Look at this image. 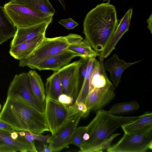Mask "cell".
I'll return each mask as SVG.
<instances>
[{
  "mask_svg": "<svg viewBox=\"0 0 152 152\" xmlns=\"http://www.w3.org/2000/svg\"><path fill=\"white\" fill-rule=\"evenodd\" d=\"M58 23L67 30L74 29L78 25L77 22L71 18L60 20L58 21Z\"/></svg>",
  "mask_w": 152,
  "mask_h": 152,
  "instance_id": "83f0119b",
  "label": "cell"
},
{
  "mask_svg": "<svg viewBox=\"0 0 152 152\" xmlns=\"http://www.w3.org/2000/svg\"><path fill=\"white\" fill-rule=\"evenodd\" d=\"M148 24L147 28L150 31V33L152 34V14H151L148 18L147 20Z\"/></svg>",
  "mask_w": 152,
  "mask_h": 152,
  "instance_id": "d6a6232c",
  "label": "cell"
},
{
  "mask_svg": "<svg viewBox=\"0 0 152 152\" xmlns=\"http://www.w3.org/2000/svg\"><path fill=\"white\" fill-rule=\"evenodd\" d=\"M64 10L65 9V3L63 0H58Z\"/></svg>",
  "mask_w": 152,
  "mask_h": 152,
  "instance_id": "d590c367",
  "label": "cell"
},
{
  "mask_svg": "<svg viewBox=\"0 0 152 152\" xmlns=\"http://www.w3.org/2000/svg\"><path fill=\"white\" fill-rule=\"evenodd\" d=\"M133 12L132 8L129 9L121 20L113 34L99 56L104 60L115 49L116 45L124 34L128 31L130 26Z\"/></svg>",
  "mask_w": 152,
  "mask_h": 152,
  "instance_id": "4fadbf2b",
  "label": "cell"
},
{
  "mask_svg": "<svg viewBox=\"0 0 152 152\" xmlns=\"http://www.w3.org/2000/svg\"><path fill=\"white\" fill-rule=\"evenodd\" d=\"M140 107L136 101L118 103L113 105L108 111L112 114L128 112L138 109Z\"/></svg>",
  "mask_w": 152,
  "mask_h": 152,
  "instance_id": "d4e9b609",
  "label": "cell"
},
{
  "mask_svg": "<svg viewBox=\"0 0 152 152\" xmlns=\"http://www.w3.org/2000/svg\"><path fill=\"white\" fill-rule=\"evenodd\" d=\"M46 96L57 100L62 94L59 70L54 73L46 80L45 84Z\"/></svg>",
  "mask_w": 152,
  "mask_h": 152,
  "instance_id": "7402d4cb",
  "label": "cell"
},
{
  "mask_svg": "<svg viewBox=\"0 0 152 152\" xmlns=\"http://www.w3.org/2000/svg\"><path fill=\"white\" fill-rule=\"evenodd\" d=\"M16 29L4 7L0 6V45L13 38Z\"/></svg>",
  "mask_w": 152,
  "mask_h": 152,
  "instance_id": "d6986e66",
  "label": "cell"
},
{
  "mask_svg": "<svg viewBox=\"0 0 152 152\" xmlns=\"http://www.w3.org/2000/svg\"><path fill=\"white\" fill-rule=\"evenodd\" d=\"M69 45L65 36L53 38L45 37L30 55L19 60V66H27L32 69L38 62L66 49Z\"/></svg>",
  "mask_w": 152,
  "mask_h": 152,
  "instance_id": "277c9868",
  "label": "cell"
},
{
  "mask_svg": "<svg viewBox=\"0 0 152 152\" xmlns=\"http://www.w3.org/2000/svg\"><path fill=\"white\" fill-rule=\"evenodd\" d=\"M19 135L24 137L28 142L34 144V141L37 140L46 144L48 143L50 137V135H43L42 134H38L28 131H17Z\"/></svg>",
  "mask_w": 152,
  "mask_h": 152,
  "instance_id": "484cf974",
  "label": "cell"
},
{
  "mask_svg": "<svg viewBox=\"0 0 152 152\" xmlns=\"http://www.w3.org/2000/svg\"><path fill=\"white\" fill-rule=\"evenodd\" d=\"M118 24L115 8L110 1L98 4L88 13L84 20L85 39L94 50L101 53Z\"/></svg>",
  "mask_w": 152,
  "mask_h": 152,
  "instance_id": "7a4b0ae2",
  "label": "cell"
},
{
  "mask_svg": "<svg viewBox=\"0 0 152 152\" xmlns=\"http://www.w3.org/2000/svg\"><path fill=\"white\" fill-rule=\"evenodd\" d=\"M9 2L23 5L48 16H53L56 12L49 0H11Z\"/></svg>",
  "mask_w": 152,
  "mask_h": 152,
  "instance_id": "ac0fdd59",
  "label": "cell"
},
{
  "mask_svg": "<svg viewBox=\"0 0 152 152\" xmlns=\"http://www.w3.org/2000/svg\"><path fill=\"white\" fill-rule=\"evenodd\" d=\"M58 101L66 106L71 105L75 102L74 99L72 97L64 94H62L59 96Z\"/></svg>",
  "mask_w": 152,
  "mask_h": 152,
  "instance_id": "f1b7e54d",
  "label": "cell"
},
{
  "mask_svg": "<svg viewBox=\"0 0 152 152\" xmlns=\"http://www.w3.org/2000/svg\"><path fill=\"white\" fill-rule=\"evenodd\" d=\"M77 57L81 58L78 53L66 49L41 61L36 64L32 69L57 71L69 64L73 58Z\"/></svg>",
  "mask_w": 152,
  "mask_h": 152,
  "instance_id": "7c38bea8",
  "label": "cell"
},
{
  "mask_svg": "<svg viewBox=\"0 0 152 152\" xmlns=\"http://www.w3.org/2000/svg\"><path fill=\"white\" fill-rule=\"evenodd\" d=\"M95 58V57H92L88 59L86 74L85 77L82 78L83 83L74 102L75 104L79 102L84 103L85 99L89 93L90 77L93 68Z\"/></svg>",
  "mask_w": 152,
  "mask_h": 152,
  "instance_id": "cb8c5ba5",
  "label": "cell"
},
{
  "mask_svg": "<svg viewBox=\"0 0 152 152\" xmlns=\"http://www.w3.org/2000/svg\"><path fill=\"white\" fill-rule=\"evenodd\" d=\"M12 132L0 129V145H7L15 152H38L35 144L28 142L24 137L12 138L10 136Z\"/></svg>",
  "mask_w": 152,
  "mask_h": 152,
  "instance_id": "2e32d148",
  "label": "cell"
},
{
  "mask_svg": "<svg viewBox=\"0 0 152 152\" xmlns=\"http://www.w3.org/2000/svg\"><path fill=\"white\" fill-rule=\"evenodd\" d=\"M75 104L78 111L82 114V117H86L88 115L90 111L88 109L84 102H79Z\"/></svg>",
  "mask_w": 152,
  "mask_h": 152,
  "instance_id": "f546056e",
  "label": "cell"
},
{
  "mask_svg": "<svg viewBox=\"0 0 152 152\" xmlns=\"http://www.w3.org/2000/svg\"><path fill=\"white\" fill-rule=\"evenodd\" d=\"M82 117L81 113L75 109L59 131L50 136L48 143L52 152L59 151L69 147L72 135Z\"/></svg>",
  "mask_w": 152,
  "mask_h": 152,
  "instance_id": "30bf717a",
  "label": "cell"
},
{
  "mask_svg": "<svg viewBox=\"0 0 152 152\" xmlns=\"http://www.w3.org/2000/svg\"><path fill=\"white\" fill-rule=\"evenodd\" d=\"M43 144V149L41 151L42 152H52L49 145L47 144L42 143Z\"/></svg>",
  "mask_w": 152,
  "mask_h": 152,
  "instance_id": "836d02e7",
  "label": "cell"
},
{
  "mask_svg": "<svg viewBox=\"0 0 152 152\" xmlns=\"http://www.w3.org/2000/svg\"><path fill=\"white\" fill-rule=\"evenodd\" d=\"M45 35L37 36L10 47L9 53L14 58L19 60L30 55L42 42Z\"/></svg>",
  "mask_w": 152,
  "mask_h": 152,
  "instance_id": "e0dca14e",
  "label": "cell"
},
{
  "mask_svg": "<svg viewBox=\"0 0 152 152\" xmlns=\"http://www.w3.org/2000/svg\"><path fill=\"white\" fill-rule=\"evenodd\" d=\"M115 96V88L112 83L104 87L93 88L84 102L88 110L95 111L107 104Z\"/></svg>",
  "mask_w": 152,
  "mask_h": 152,
  "instance_id": "8fae6325",
  "label": "cell"
},
{
  "mask_svg": "<svg viewBox=\"0 0 152 152\" xmlns=\"http://www.w3.org/2000/svg\"><path fill=\"white\" fill-rule=\"evenodd\" d=\"M102 0L104 1H110V0Z\"/></svg>",
  "mask_w": 152,
  "mask_h": 152,
  "instance_id": "8d00e7d4",
  "label": "cell"
},
{
  "mask_svg": "<svg viewBox=\"0 0 152 152\" xmlns=\"http://www.w3.org/2000/svg\"><path fill=\"white\" fill-rule=\"evenodd\" d=\"M4 7L17 28L33 26L45 21H52L53 16H48L23 5L9 2Z\"/></svg>",
  "mask_w": 152,
  "mask_h": 152,
  "instance_id": "8992f818",
  "label": "cell"
},
{
  "mask_svg": "<svg viewBox=\"0 0 152 152\" xmlns=\"http://www.w3.org/2000/svg\"><path fill=\"white\" fill-rule=\"evenodd\" d=\"M1 104H0V109H1Z\"/></svg>",
  "mask_w": 152,
  "mask_h": 152,
  "instance_id": "74e56055",
  "label": "cell"
},
{
  "mask_svg": "<svg viewBox=\"0 0 152 152\" xmlns=\"http://www.w3.org/2000/svg\"><path fill=\"white\" fill-rule=\"evenodd\" d=\"M19 134L17 133L16 131L12 132L11 133L10 136L11 138L14 139H16L19 137Z\"/></svg>",
  "mask_w": 152,
  "mask_h": 152,
  "instance_id": "e575fe53",
  "label": "cell"
},
{
  "mask_svg": "<svg viewBox=\"0 0 152 152\" xmlns=\"http://www.w3.org/2000/svg\"><path fill=\"white\" fill-rule=\"evenodd\" d=\"M139 116L113 115L103 110H98L95 117L86 126L83 142L79 152H102L110 146L113 139L120 134H113L117 129L131 123Z\"/></svg>",
  "mask_w": 152,
  "mask_h": 152,
  "instance_id": "6da1fadb",
  "label": "cell"
},
{
  "mask_svg": "<svg viewBox=\"0 0 152 152\" xmlns=\"http://www.w3.org/2000/svg\"><path fill=\"white\" fill-rule=\"evenodd\" d=\"M0 121L16 131L38 134L49 131L44 113L38 111L17 96H7L0 113Z\"/></svg>",
  "mask_w": 152,
  "mask_h": 152,
  "instance_id": "3957f363",
  "label": "cell"
},
{
  "mask_svg": "<svg viewBox=\"0 0 152 152\" xmlns=\"http://www.w3.org/2000/svg\"><path fill=\"white\" fill-rule=\"evenodd\" d=\"M75 109L74 104L66 106L57 100L46 96L44 114L51 135L59 131Z\"/></svg>",
  "mask_w": 152,
  "mask_h": 152,
  "instance_id": "52a82bcc",
  "label": "cell"
},
{
  "mask_svg": "<svg viewBox=\"0 0 152 152\" xmlns=\"http://www.w3.org/2000/svg\"><path fill=\"white\" fill-rule=\"evenodd\" d=\"M66 49L80 54L81 58L87 59L99 56L100 53L94 50L85 39H82L69 45Z\"/></svg>",
  "mask_w": 152,
  "mask_h": 152,
  "instance_id": "603a6c76",
  "label": "cell"
},
{
  "mask_svg": "<svg viewBox=\"0 0 152 152\" xmlns=\"http://www.w3.org/2000/svg\"><path fill=\"white\" fill-rule=\"evenodd\" d=\"M15 152L10 146L4 145H0V152Z\"/></svg>",
  "mask_w": 152,
  "mask_h": 152,
  "instance_id": "1f68e13d",
  "label": "cell"
},
{
  "mask_svg": "<svg viewBox=\"0 0 152 152\" xmlns=\"http://www.w3.org/2000/svg\"><path fill=\"white\" fill-rule=\"evenodd\" d=\"M82 61V58L69 64L59 70L62 94L72 97L75 102L80 88V68Z\"/></svg>",
  "mask_w": 152,
  "mask_h": 152,
  "instance_id": "9c48e42d",
  "label": "cell"
},
{
  "mask_svg": "<svg viewBox=\"0 0 152 152\" xmlns=\"http://www.w3.org/2000/svg\"><path fill=\"white\" fill-rule=\"evenodd\" d=\"M152 126V113L148 112L139 116L133 122L122 126L124 133H134Z\"/></svg>",
  "mask_w": 152,
  "mask_h": 152,
  "instance_id": "ffe728a7",
  "label": "cell"
},
{
  "mask_svg": "<svg viewBox=\"0 0 152 152\" xmlns=\"http://www.w3.org/2000/svg\"><path fill=\"white\" fill-rule=\"evenodd\" d=\"M152 150V126L137 132L124 133L120 140L107 149L108 152H145Z\"/></svg>",
  "mask_w": 152,
  "mask_h": 152,
  "instance_id": "5b68a950",
  "label": "cell"
},
{
  "mask_svg": "<svg viewBox=\"0 0 152 152\" xmlns=\"http://www.w3.org/2000/svg\"><path fill=\"white\" fill-rule=\"evenodd\" d=\"M0 129L10 132H13L16 131L9 125L1 121H0Z\"/></svg>",
  "mask_w": 152,
  "mask_h": 152,
  "instance_id": "4dcf8cb0",
  "label": "cell"
},
{
  "mask_svg": "<svg viewBox=\"0 0 152 152\" xmlns=\"http://www.w3.org/2000/svg\"><path fill=\"white\" fill-rule=\"evenodd\" d=\"M139 60L133 62L127 63L120 59L116 53L107 60L104 64L105 70L110 73V79L113 85L117 87L121 80L122 75L124 70L132 65L140 62Z\"/></svg>",
  "mask_w": 152,
  "mask_h": 152,
  "instance_id": "9a60e30c",
  "label": "cell"
},
{
  "mask_svg": "<svg viewBox=\"0 0 152 152\" xmlns=\"http://www.w3.org/2000/svg\"><path fill=\"white\" fill-rule=\"evenodd\" d=\"M7 96L19 97L38 111L44 113L45 103L40 102L34 96L31 88L28 73L15 75L9 87Z\"/></svg>",
  "mask_w": 152,
  "mask_h": 152,
  "instance_id": "ba28073f",
  "label": "cell"
},
{
  "mask_svg": "<svg viewBox=\"0 0 152 152\" xmlns=\"http://www.w3.org/2000/svg\"><path fill=\"white\" fill-rule=\"evenodd\" d=\"M86 129V126L77 127L72 135L70 144L74 145L80 148L83 142V136Z\"/></svg>",
  "mask_w": 152,
  "mask_h": 152,
  "instance_id": "4316f807",
  "label": "cell"
},
{
  "mask_svg": "<svg viewBox=\"0 0 152 152\" xmlns=\"http://www.w3.org/2000/svg\"><path fill=\"white\" fill-rule=\"evenodd\" d=\"M52 21L44 22L33 26L17 28L15 34L10 43V47L37 36L45 35L49 25Z\"/></svg>",
  "mask_w": 152,
  "mask_h": 152,
  "instance_id": "5bb4252c",
  "label": "cell"
},
{
  "mask_svg": "<svg viewBox=\"0 0 152 152\" xmlns=\"http://www.w3.org/2000/svg\"><path fill=\"white\" fill-rule=\"evenodd\" d=\"M28 74L31 88L34 96L40 102L45 103V90L40 76L35 70H31Z\"/></svg>",
  "mask_w": 152,
  "mask_h": 152,
  "instance_id": "44dd1931",
  "label": "cell"
}]
</instances>
